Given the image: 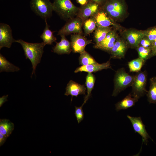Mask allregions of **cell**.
Here are the masks:
<instances>
[{"label": "cell", "instance_id": "obj_15", "mask_svg": "<svg viewBox=\"0 0 156 156\" xmlns=\"http://www.w3.org/2000/svg\"><path fill=\"white\" fill-rule=\"evenodd\" d=\"M86 88L84 85H82L72 80L67 84L66 88L65 95L71 96V101L73 96H77L79 95H85Z\"/></svg>", "mask_w": 156, "mask_h": 156}, {"label": "cell", "instance_id": "obj_33", "mask_svg": "<svg viewBox=\"0 0 156 156\" xmlns=\"http://www.w3.org/2000/svg\"><path fill=\"white\" fill-rule=\"evenodd\" d=\"M155 55H156V39L152 45L149 58Z\"/></svg>", "mask_w": 156, "mask_h": 156}, {"label": "cell", "instance_id": "obj_16", "mask_svg": "<svg viewBox=\"0 0 156 156\" xmlns=\"http://www.w3.org/2000/svg\"><path fill=\"white\" fill-rule=\"evenodd\" d=\"M92 16L95 20L97 27H107L115 25L112 19L101 8Z\"/></svg>", "mask_w": 156, "mask_h": 156}, {"label": "cell", "instance_id": "obj_20", "mask_svg": "<svg viewBox=\"0 0 156 156\" xmlns=\"http://www.w3.org/2000/svg\"><path fill=\"white\" fill-rule=\"evenodd\" d=\"M20 68L8 61L1 53L0 54V72H18Z\"/></svg>", "mask_w": 156, "mask_h": 156}, {"label": "cell", "instance_id": "obj_11", "mask_svg": "<svg viewBox=\"0 0 156 156\" xmlns=\"http://www.w3.org/2000/svg\"><path fill=\"white\" fill-rule=\"evenodd\" d=\"M127 116L132 124L135 132L140 134L142 137L143 142L146 144L150 137L147 132L141 117H133L128 115Z\"/></svg>", "mask_w": 156, "mask_h": 156}, {"label": "cell", "instance_id": "obj_17", "mask_svg": "<svg viewBox=\"0 0 156 156\" xmlns=\"http://www.w3.org/2000/svg\"><path fill=\"white\" fill-rule=\"evenodd\" d=\"M111 68L110 62L109 60L106 62L100 64H89L82 66L77 68L74 71L75 73L79 72H85L92 73L96 72L104 69Z\"/></svg>", "mask_w": 156, "mask_h": 156}, {"label": "cell", "instance_id": "obj_10", "mask_svg": "<svg viewBox=\"0 0 156 156\" xmlns=\"http://www.w3.org/2000/svg\"><path fill=\"white\" fill-rule=\"evenodd\" d=\"M101 7L98 4L90 1L86 5L79 8L77 16L80 18L83 22L93 16L100 9Z\"/></svg>", "mask_w": 156, "mask_h": 156}, {"label": "cell", "instance_id": "obj_31", "mask_svg": "<svg viewBox=\"0 0 156 156\" xmlns=\"http://www.w3.org/2000/svg\"><path fill=\"white\" fill-rule=\"evenodd\" d=\"M145 36L152 44L156 39V27L153 28L145 31Z\"/></svg>", "mask_w": 156, "mask_h": 156}, {"label": "cell", "instance_id": "obj_24", "mask_svg": "<svg viewBox=\"0 0 156 156\" xmlns=\"http://www.w3.org/2000/svg\"><path fill=\"white\" fill-rule=\"evenodd\" d=\"M150 86L146 96L148 101L150 103L156 104V77L150 79Z\"/></svg>", "mask_w": 156, "mask_h": 156}, {"label": "cell", "instance_id": "obj_23", "mask_svg": "<svg viewBox=\"0 0 156 156\" xmlns=\"http://www.w3.org/2000/svg\"><path fill=\"white\" fill-rule=\"evenodd\" d=\"M14 124L9 120H0V133L8 138L14 129Z\"/></svg>", "mask_w": 156, "mask_h": 156}, {"label": "cell", "instance_id": "obj_30", "mask_svg": "<svg viewBox=\"0 0 156 156\" xmlns=\"http://www.w3.org/2000/svg\"><path fill=\"white\" fill-rule=\"evenodd\" d=\"M83 105L79 107L75 106V114L78 123H79L84 118V113L83 110Z\"/></svg>", "mask_w": 156, "mask_h": 156}, {"label": "cell", "instance_id": "obj_29", "mask_svg": "<svg viewBox=\"0 0 156 156\" xmlns=\"http://www.w3.org/2000/svg\"><path fill=\"white\" fill-rule=\"evenodd\" d=\"M139 57L146 61L149 58L151 49L146 48L140 45L137 48Z\"/></svg>", "mask_w": 156, "mask_h": 156}, {"label": "cell", "instance_id": "obj_21", "mask_svg": "<svg viewBox=\"0 0 156 156\" xmlns=\"http://www.w3.org/2000/svg\"><path fill=\"white\" fill-rule=\"evenodd\" d=\"M112 30V27H97L94 34L95 45L98 44L106 37L107 34Z\"/></svg>", "mask_w": 156, "mask_h": 156}, {"label": "cell", "instance_id": "obj_25", "mask_svg": "<svg viewBox=\"0 0 156 156\" xmlns=\"http://www.w3.org/2000/svg\"><path fill=\"white\" fill-rule=\"evenodd\" d=\"M95 81L94 75L92 73H88L86 77L85 84L87 89V94L85 96L82 105L86 103L91 96V92L94 88Z\"/></svg>", "mask_w": 156, "mask_h": 156}, {"label": "cell", "instance_id": "obj_6", "mask_svg": "<svg viewBox=\"0 0 156 156\" xmlns=\"http://www.w3.org/2000/svg\"><path fill=\"white\" fill-rule=\"evenodd\" d=\"M134 75L133 83L131 86V93L135 96L140 98L143 96L147 91L146 90L147 74L146 71H140Z\"/></svg>", "mask_w": 156, "mask_h": 156}, {"label": "cell", "instance_id": "obj_7", "mask_svg": "<svg viewBox=\"0 0 156 156\" xmlns=\"http://www.w3.org/2000/svg\"><path fill=\"white\" fill-rule=\"evenodd\" d=\"M83 25L82 20L76 16L67 21L65 24L59 31L57 35L66 36L71 34H82Z\"/></svg>", "mask_w": 156, "mask_h": 156}, {"label": "cell", "instance_id": "obj_14", "mask_svg": "<svg viewBox=\"0 0 156 156\" xmlns=\"http://www.w3.org/2000/svg\"><path fill=\"white\" fill-rule=\"evenodd\" d=\"M145 36V31L132 30L126 33L125 38L128 46L137 48L141 39Z\"/></svg>", "mask_w": 156, "mask_h": 156}, {"label": "cell", "instance_id": "obj_35", "mask_svg": "<svg viewBox=\"0 0 156 156\" xmlns=\"http://www.w3.org/2000/svg\"><path fill=\"white\" fill-rule=\"evenodd\" d=\"M5 136L0 133V146H2L5 142L7 138Z\"/></svg>", "mask_w": 156, "mask_h": 156}, {"label": "cell", "instance_id": "obj_1", "mask_svg": "<svg viewBox=\"0 0 156 156\" xmlns=\"http://www.w3.org/2000/svg\"><path fill=\"white\" fill-rule=\"evenodd\" d=\"M15 42L20 44L24 51L26 59H28L32 65L33 70L31 77L35 74L37 65L41 61L44 48L46 45L44 42L32 43L25 42L22 39L15 40Z\"/></svg>", "mask_w": 156, "mask_h": 156}, {"label": "cell", "instance_id": "obj_28", "mask_svg": "<svg viewBox=\"0 0 156 156\" xmlns=\"http://www.w3.org/2000/svg\"><path fill=\"white\" fill-rule=\"evenodd\" d=\"M79 61V64L82 66L98 63L94 59L85 51L80 54Z\"/></svg>", "mask_w": 156, "mask_h": 156}, {"label": "cell", "instance_id": "obj_8", "mask_svg": "<svg viewBox=\"0 0 156 156\" xmlns=\"http://www.w3.org/2000/svg\"><path fill=\"white\" fill-rule=\"evenodd\" d=\"M15 40L13 37L10 26L3 23H0V49L3 47L10 48Z\"/></svg>", "mask_w": 156, "mask_h": 156}, {"label": "cell", "instance_id": "obj_19", "mask_svg": "<svg viewBox=\"0 0 156 156\" xmlns=\"http://www.w3.org/2000/svg\"><path fill=\"white\" fill-rule=\"evenodd\" d=\"M139 99L133 96L131 93L115 105L116 110L118 111L126 109L133 106Z\"/></svg>", "mask_w": 156, "mask_h": 156}, {"label": "cell", "instance_id": "obj_37", "mask_svg": "<svg viewBox=\"0 0 156 156\" xmlns=\"http://www.w3.org/2000/svg\"><path fill=\"white\" fill-rule=\"evenodd\" d=\"M77 2L81 6H83L87 4L90 0H76Z\"/></svg>", "mask_w": 156, "mask_h": 156}, {"label": "cell", "instance_id": "obj_4", "mask_svg": "<svg viewBox=\"0 0 156 156\" xmlns=\"http://www.w3.org/2000/svg\"><path fill=\"white\" fill-rule=\"evenodd\" d=\"M101 9L112 19L122 16L125 11V0H106Z\"/></svg>", "mask_w": 156, "mask_h": 156}, {"label": "cell", "instance_id": "obj_5", "mask_svg": "<svg viewBox=\"0 0 156 156\" xmlns=\"http://www.w3.org/2000/svg\"><path fill=\"white\" fill-rule=\"evenodd\" d=\"M30 5L37 15L45 20L51 16L53 11V3L49 0H31Z\"/></svg>", "mask_w": 156, "mask_h": 156}, {"label": "cell", "instance_id": "obj_27", "mask_svg": "<svg viewBox=\"0 0 156 156\" xmlns=\"http://www.w3.org/2000/svg\"><path fill=\"white\" fill-rule=\"evenodd\" d=\"M145 62L144 60L139 57L129 62L128 65L130 71L138 72L140 71Z\"/></svg>", "mask_w": 156, "mask_h": 156}, {"label": "cell", "instance_id": "obj_34", "mask_svg": "<svg viewBox=\"0 0 156 156\" xmlns=\"http://www.w3.org/2000/svg\"><path fill=\"white\" fill-rule=\"evenodd\" d=\"M8 95H4L0 98V107H1L3 103L8 101Z\"/></svg>", "mask_w": 156, "mask_h": 156}, {"label": "cell", "instance_id": "obj_9", "mask_svg": "<svg viewBox=\"0 0 156 156\" xmlns=\"http://www.w3.org/2000/svg\"><path fill=\"white\" fill-rule=\"evenodd\" d=\"M92 41L88 40L80 34H74L71 35L70 43L73 51L74 53H81L85 51L86 46L92 43Z\"/></svg>", "mask_w": 156, "mask_h": 156}, {"label": "cell", "instance_id": "obj_22", "mask_svg": "<svg viewBox=\"0 0 156 156\" xmlns=\"http://www.w3.org/2000/svg\"><path fill=\"white\" fill-rule=\"evenodd\" d=\"M45 27L40 37L46 44L51 45L56 41L57 39L54 36L53 32L49 29L47 20H45Z\"/></svg>", "mask_w": 156, "mask_h": 156}, {"label": "cell", "instance_id": "obj_13", "mask_svg": "<svg viewBox=\"0 0 156 156\" xmlns=\"http://www.w3.org/2000/svg\"><path fill=\"white\" fill-rule=\"evenodd\" d=\"M128 47L126 42L118 38L110 53L111 58L118 59L123 58Z\"/></svg>", "mask_w": 156, "mask_h": 156}, {"label": "cell", "instance_id": "obj_26", "mask_svg": "<svg viewBox=\"0 0 156 156\" xmlns=\"http://www.w3.org/2000/svg\"><path fill=\"white\" fill-rule=\"evenodd\" d=\"M83 26L85 36L92 32L97 27L95 20L92 16L84 21L83 22Z\"/></svg>", "mask_w": 156, "mask_h": 156}, {"label": "cell", "instance_id": "obj_3", "mask_svg": "<svg viewBox=\"0 0 156 156\" xmlns=\"http://www.w3.org/2000/svg\"><path fill=\"white\" fill-rule=\"evenodd\" d=\"M134 77V75H131L127 73L124 68L118 69L114 75L112 96H116L128 87L131 86Z\"/></svg>", "mask_w": 156, "mask_h": 156}, {"label": "cell", "instance_id": "obj_12", "mask_svg": "<svg viewBox=\"0 0 156 156\" xmlns=\"http://www.w3.org/2000/svg\"><path fill=\"white\" fill-rule=\"evenodd\" d=\"M117 38L115 30L112 29L102 42L95 45L94 47L110 53Z\"/></svg>", "mask_w": 156, "mask_h": 156}, {"label": "cell", "instance_id": "obj_32", "mask_svg": "<svg viewBox=\"0 0 156 156\" xmlns=\"http://www.w3.org/2000/svg\"><path fill=\"white\" fill-rule=\"evenodd\" d=\"M139 44L143 47L151 49L152 43L149 40L144 37L141 40Z\"/></svg>", "mask_w": 156, "mask_h": 156}, {"label": "cell", "instance_id": "obj_2", "mask_svg": "<svg viewBox=\"0 0 156 156\" xmlns=\"http://www.w3.org/2000/svg\"><path fill=\"white\" fill-rule=\"evenodd\" d=\"M52 3L53 11L67 21L77 15L79 8L74 5L70 0H54Z\"/></svg>", "mask_w": 156, "mask_h": 156}, {"label": "cell", "instance_id": "obj_36", "mask_svg": "<svg viewBox=\"0 0 156 156\" xmlns=\"http://www.w3.org/2000/svg\"><path fill=\"white\" fill-rule=\"evenodd\" d=\"M106 0H90V1L98 4L101 7L105 3Z\"/></svg>", "mask_w": 156, "mask_h": 156}, {"label": "cell", "instance_id": "obj_18", "mask_svg": "<svg viewBox=\"0 0 156 156\" xmlns=\"http://www.w3.org/2000/svg\"><path fill=\"white\" fill-rule=\"evenodd\" d=\"M61 41L57 42L53 47L54 53L59 55L69 54L72 50L70 42L64 35H61Z\"/></svg>", "mask_w": 156, "mask_h": 156}]
</instances>
